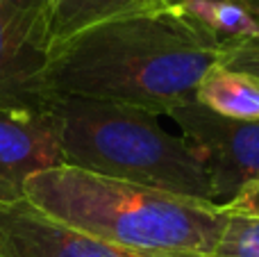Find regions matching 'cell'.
Here are the masks:
<instances>
[{"label": "cell", "instance_id": "9a60e30c", "mask_svg": "<svg viewBox=\"0 0 259 257\" xmlns=\"http://www.w3.org/2000/svg\"><path fill=\"white\" fill-rule=\"evenodd\" d=\"M257 16H259V12H257Z\"/></svg>", "mask_w": 259, "mask_h": 257}, {"label": "cell", "instance_id": "ba28073f", "mask_svg": "<svg viewBox=\"0 0 259 257\" xmlns=\"http://www.w3.org/2000/svg\"><path fill=\"white\" fill-rule=\"evenodd\" d=\"M157 5L178 12L211 34L225 53L259 41V16L228 0H157Z\"/></svg>", "mask_w": 259, "mask_h": 257}, {"label": "cell", "instance_id": "30bf717a", "mask_svg": "<svg viewBox=\"0 0 259 257\" xmlns=\"http://www.w3.org/2000/svg\"><path fill=\"white\" fill-rule=\"evenodd\" d=\"M152 3L155 0H48L50 41L55 46L100 21L137 12Z\"/></svg>", "mask_w": 259, "mask_h": 257}, {"label": "cell", "instance_id": "8992f818", "mask_svg": "<svg viewBox=\"0 0 259 257\" xmlns=\"http://www.w3.org/2000/svg\"><path fill=\"white\" fill-rule=\"evenodd\" d=\"M64 166L55 100L0 105V203L25 200V182Z\"/></svg>", "mask_w": 259, "mask_h": 257}, {"label": "cell", "instance_id": "5b68a950", "mask_svg": "<svg viewBox=\"0 0 259 257\" xmlns=\"http://www.w3.org/2000/svg\"><path fill=\"white\" fill-rule=\"evenodd\" d=\"M50 46L48 0H0V105L55 100L44 87Z\"/></svg>", "mask_w": 259, "mask_h": 257}, {"label": "cell", "instance_id": "7a4b0ae2", "mask_svg": "<svg viewBox=\"0 0 259 257\" xmlns=\"http://www.w3.org/2000/svg\"><path fill=\"white\" fill-rule=\"evenodd\" d=\"M25 200L73 230L159 255L214 257L228 221V214L202 200L66 164L32 176Z\"/></svg>", "mask_w": 259, "mask_h": 257}, {"label": "cell", "instance_id": "7c38bea8", "mask_svg": "<svg viewBox=\"0 0 259 257\" xmlns=\"http://www.w3.org/2000/svg\"><path fill=\"white\" fill-rule=\"evenodd\" d=\"M223 64L230 68L246 71V73H250V75L259 77V41H252V44L228 50Z\"/></svg>", "mask_w": 259, "mask_h": 257}, {"label": "cell", "instance_id": "6da1fadb", "mask_svg": "<svg viewBox=\"0 0 259 257\" xmlns=\"http://www.w3.org/2000/svg\"><path fill=\"white\" fill-rule=\"evenodd\" d=\"M223 59L214 36L155 0L55 44L44 87L50 98L105 100L168 116L196 103L198 84Z\"/></svg>", "mask_w": 259, "mask_h": 257}, {"label": "cell", "instance_id": "4fadbf2b", "mask_svg": "<svg viewBox=\"0 0 259 257\" xmlns=\"http://www.w3.org/2000/svg\"><path fill=\"white\" fill-rule=\"evenodd\" d=\"M221 212L230 217H246V219H259V180L248 185L232 203L221 207Z\"/></svg>", "mask_w": 259, "mask_h": 257}, {"label": "cell", "instance_id": "5bb4252c", "mask_svg": "<svg viewBox=\"0 0 259 257\" xmlns=\"http://www.w3.org/2000/svg\"><path fill=\"white\" fill-rule=\"evenodd\" d=\"M228 3H234V5H241V7L250 9V12H259V0H228Z\"/></svg>", "mask_w": 259, "mask_h": 257}, {"label": "cell", "instance_id": "8fae6325", "mask_svg": "<svg viewBox=\"0 0 259 257\" xmlns=\"http://www.w3.org/2000/svg\"><path fill=\"white\" fill-rule=\"evenodd\" d=\"M214 257H259V219L228 214Z\"/></svg>", "mask_w": 259, "mask_h": 257}, {"label": "cell", "instance_id": "52a82bcc", "mask_svg": "<svg viewBox=\"0 0 259 257\" xmlns=\"http://www.w3.org/2000/svg\"><path fill=\"white\" fill-rule=\"evenodd\" d=\"M0 257H182L123 248L64 226L27 200L0 203Z\"/></svg>", "mask_w": 259, "mask_h": 257}, {"label": "cell", "instance_id": "3957f363", "mask_svg": "<svg viewBox=\"0 0 259 257\" xmlns=\"http://www.w3.org/2000/svg\"><path fill=\"white\" fill-rule=\"evenodd\" d=\"M55 109L66 166L214 205L202 159L157 114L89 98H55Z\"/></svg>", "mask_w": 259, "mask_h": 257}, {"label": "cell", "instance_id": "277c9868", "mask_svg": "<svg viewBox=\"0 0 259 257\" xmlns=\"http://www.w3.org/2000/svg\"><path fill=\"white\" fill-rule=\"evenodd\" d=\"M168 116L205 164L219 209L259 180V121L216 116L198 103L173 109Z\"/></svg>", "mask_w": 259, "mask_h": 257}, {"label": "cell", "instance_id": "9c48e42d", "mask_svg": "<svg viewBox=\"0 0 259 257\" xmlns=\"http://www.w3.org/2000/svg\"><path fill=\"white\" fill-rule=\"evenodd\" d=\"M196 103L232 121H259V77L219 64L196 89Z\"/></svg>", "mask_w": 259, "mask_h": 257}]
</instances>
